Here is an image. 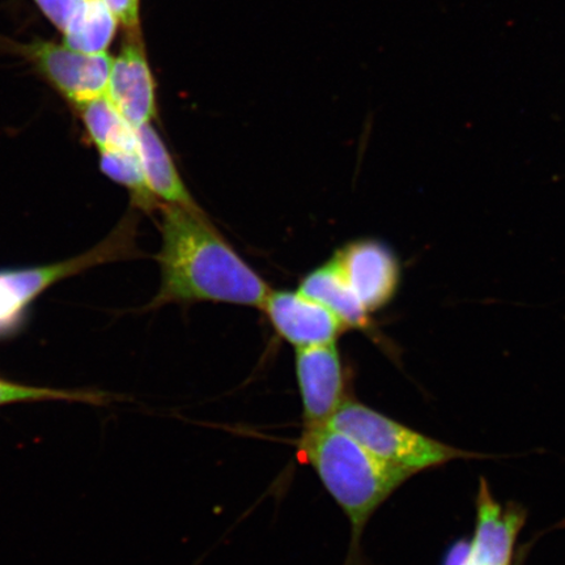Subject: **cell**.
<instances>
[{
  "instance_id": "obj_11",
  "label": "cell",
  "mask_w": 565,
  "mask_h": 565,
  "mask_svg": "<svg viewBox=\"0 0 565 565\" xmlns=\"http://www.w3.org/2000/svg\"><path fill=\"white\" fill-rule=\"evenodd\" d=\"M137 151L147 185L164 206L201 210L177 168L160 134L152 124L136 129Z\"/></svg>"
},
{
  "instance_id": "obj_14",
  "label": "cell",
  "mask_w": 565,
  "mask_h": 565,
  "mask_svg": "<svg viewBox=\"0 0 565 565\" xmlns=\"http://www.w3.org/2000/svg\"><path fill=\"white\" fill-rule=\"evenodd\" d=\"M76 108L88 138L98 151L136 150V127L126 121L108 97H97Z\"/></svg>"
},
{
  "instance_id": "obj_2",
  "label": "cell",
  "mask_w": 565,
  "mask_h": 565,
  "mask_svg": "<svg viewBox=\"0 0 565 565\" xmlns=\"http://www.w3.org/2000/svg\"><path fill=\"white\" fill-rule=\"evenodd\" d=\"M299 454L351 524L350 556L374 512L414 475L373 456L350 436L330 426L303 429Z\"/></svg>"
},
{
  "instance_id": "obj_3",
  "label": "cell",
  "mask_w": 565,
  "mask_h": 565,
  "mask_svg": "<svg viewBox=\"0 0 565 565\" xmlns=\"http://www.w3.org/2000/svg\"><path fill=\"white\" fill-rule=\"evenodd\" d=\"M328 426L351 437L383 461L413 475L458 458H480L450 445L430 439L360 402L348 399Z\"/></svg>"
},
{
  "instance_id": "obj_6",
  "label": "cell",
  "mask_w": 565,
  "mask_h": 565,
  "mask_svg": "<svg viewBox=\"0 0 565 565\" xmlns=\"http://www.w3.org/2000/svg\"><path fill=\"white\" fill-rule=\"evenodd\" d=\"M334 263L358 299L371 315L398 294L401 263L391 247L377 239H358L334 253Z\"/></svg>"
},
{
  "instance_id": "obj_19",
  "label": "cell",
  "mask_w": 565,
  "mask_h": 565,
  "mask_svg": "<svg viewBox=\"0 0 565 565\" xmlns=\"http://www.w3.org/2000/svg\"><path fill=\"white\" fill-rule=\"evenodd\" d=\"M459 565H478L476 562H472L468 555H466L465 561Z\"/></svg>"
},
{
  "instance_id": "obj_18",
  "label": "cell",
  "mask_w": 565,
  "mask_h": 565,
  "mask_svg": "<svg viewBox=\"0 0 565 565\" xmlns=\"http://www.w3.org/2000/svg\"><path fill=\"white\" fill-rule=\"evenodd\" d=\"M127 33H139V0H103Z\"/></svg>"
},
{
  "instance_id": "obj_15",
  "label": "cell",
  "mask_w": 565,
  "mask_h": 565,
  "mask_svg": "<svg viewBox=\"0 0 565 565\" xmlns=\"http://www.w3.org/2000/svg\"><path fill=\"white\" fill-rule=\"evenodd\" d=\"M100 157L102 171L119 185L129 189L137 207L152 211L162 206L147 185L137 148L136 150L103 151Z\"/></svg>"
},
{
  "instance_id": "obj_16",
  "label": "cell",
  "mask_w": 565,
  "mask_h": 565,
  "mask_svg": "<svg viewBox=\"0 0 565 565\" xmlns=\"http://www.w3.org/2000/svg\"><path fill=\"white\" fill-rule=\"evenodd\" d=\"M83 399V395L73 393H63L58 391H49V388H39L21 386L0 381V406L13 404L21 401H41V399Z\"/></svg>"
},
{
  "instance_id": "obj_9",
  "label": "cell",
  "mask_w": 565,
  "mask_h": 565,
  "mask_svg": "<svg viewBox=\"0 0 565 565\" xmlns=\"http://www.w3.org/2000/svg\"><path fill=\"white\" fill-rule=\"evenodd\" d=\"M105 96L136 129L157 118V84L139 33L127 34L121 52L113 60Z\"/></svg>"
},
{
  "instance_id": "obj_13",
  "label": "cell",
  "mask_w": 565,
  "mask_h": 565,
  "mask_svg": "<svg viewBox=\"0 0 565 565\" xmlns=\"http://www.w3.org/2000/svg\"><path fill=\"white\" fill-rule=\"evenodd\" d=\"M117 25V19L103 0H83L62 32L63 44L82 53H106Z\"/></svg>"
},
{
  "instance_id": "obj_17",
  "label": "cell",
  "mask_w": 565,
  "mask_h": 565,
  "mask_svg": "<svg viewBox=\"0 0 565 565\" xmlns=\"http://www.w3.org/2000/svg\"><path fill=\"white\" fill-rule=\"evenodd\" d=\"M33 2L49 21L63 32L83 0H33Z\"/></svg>"
},
{
  "instance_id": "obj_4",
  "label": "cell",
  "mask_w": 565,
  "mask_h": 565,
  "mask_svg": "<svg viewBox=\"0 0 565 565\" xmlns=\"http://www.w3.org/2000/svg\"><path fill=\"white\" fill-rule=\"evenodd\" d=\"M136 218L127 216L94 249L63 263L0 271V334L18 327L25 310L54 282L88 268L136 257Z\"/></svg>"
},
{
  "instance_id": "obj_12",
  "label": "cell",
  "mask_w": 565,
  "mask_h": 565,
  "mask_svg": "<svg viewBox=\"0 0 565 565\" xmlns=\"http://www.w3.org/2000/svg\"><path fill=\"white\" fill-rule=\"evenodd\" d=\"M299 291L330 309L349 330L372 328V315L353 294L333 258L308 273L300 281Z\"/></svg>"
},
{
  "instance_id": "obj_8",
  "label": "cell",
  "mask_w": 565,
  "mask_h": 565,
  "mask_svg": "<svg viewBox=\"0 0 565 565\" xmlns=\"http://www.w3.org/2000/svg\"><path fill=\"white\" fill-rule=\"evenodd\" d=\"M260 310L275 333L296 350L337 343L338 338L349 330L330 309L299 289H271Z\"/></svg>"
},
{
  "instance_id": "obj_10",
  "label": "cell",
  "mask_w": 565,
  "mask_h": 565,
  "mask_svg": "<svg viewBox=\"0 0 565 565\" xmlns=\"http://www.w3.org/2000/svg\"><path fill=\"white\" fill-rule=\"evenodd\" d=\"M526 514L515 504L501 505L484 479L477 499V526L468 556L478 565H512L515 541Z\"/></svg>"
},
{
  "instance_id": "obj_7",
  "label": "cell",
  "mask_w": 565,
  "mask_h": 565,
  "mask_svg": "<svg viewBox=\"0 0 565 565\" xmlns=\"http://www.w3.org/2000/svg\"><path fill=\"white\" fill-rule=\"evenodd\" d=\"M303 429L328 426L345 401V373L337 343L296 350Z\"/></svg>"
},
{
  "instance_id": "obj_5",
  "label": "cell",
  "mask_w": 565,
  "mask_h": 565,
  "mask_svg": "<svg viewBox=\"0 0 565 565\" xmlns=\"http://www.w3.org/2000/svg\"><path fill=\"white\" fill-rule=\"evenodd\" d=\"M23 54L75 106L105 95L113 63L108 53H82L65 44L38 41L23 46Z\"/></svg>"
},
{
  "instance_id": "obj_1",
  "label": "cell",
  "mask_w": 565,
  "mask_h": 565,
  "mask_svg": "<svg viewBox=\"0 0 565 565\" xmlns=\"http://www.w3.org/2000/svg\"><path fill=\"white\" fill-rule=\"evenodd\" d=\"M161 285L151 308L216 302L263 307L271 287L233 249L202 210L162 206Z\"/></svg>"
}]
</instances>
